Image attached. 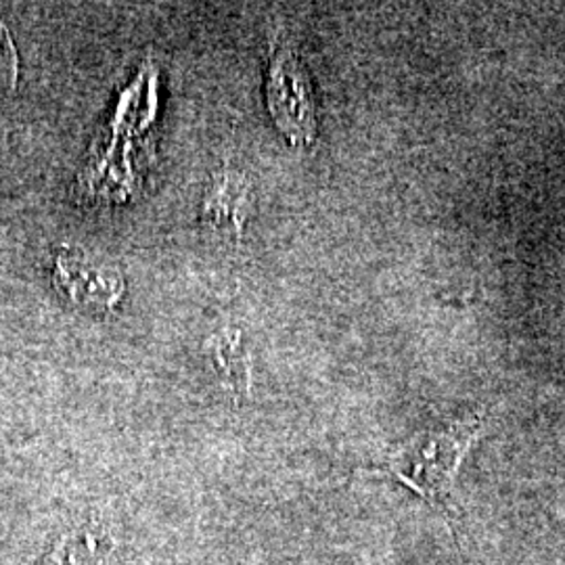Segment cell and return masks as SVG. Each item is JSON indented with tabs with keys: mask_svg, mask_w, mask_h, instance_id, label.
I'll return each mask as SVG.
<instances>
[{
	"mask_svg": "<svg viewBox=\"0 0 565 565\" xmlns=\"http://www.w3.org/2000/svg\"><path fill=\"white\" fill-rule=\"evenodd\" d=\"M482 425L480 417H469L417 434L385 459L382 471L436 507L446 522L455 525L461 515L455 503V480Z\"/></svg>",
	"mask_w": 565,
	"mask_h": 565,
	"instance_id": "6da1fadb",
	"label": "cell"
},
{
	"mask_svg": "<svg viewBox=\"0 0 565 565\" xmlns=\"http://www.w3.org/2000/svg\"><path fill=\"white\" fill-rule=\"evenodd\" d=\"M268 105L277 126L291 141L312 142L317 135L312 86L302 63L289 49H281L270 65Z\"/></svg>",
	"mask_w": 565,
	"mask_h": 565,
	"instance_id": "7a4b0ae2",
	"label": "cell"
},
{
	"mask_svg": "<svg viewBox=\"0 0 565 565\" xmlns=\"http://www.w3.org/2000/svg\"><path fill=\"white\" fill-rule=\"evenodd\" d=\"M55 285L72 302L90 312H102L120 300L124 281L120 273L93 263L78 252H61L55 263Z\"/></svg>",
	"mask_w": 565,
	"mask_h": 565,
	"instance_id": "3957f363",
	"label": "cell"
},
{
	"mask_svg": "<svg viewBox=\"0 0 565 565\" xmlns=\"http://www.w3.org/2000/svg\"><path fill=\"white\" fill-rule=\"evenodd\" d=\"M109 551V541L99 527L84 524L61 539L46 565H102Z\"/></svg>",
	"mask_w": 565,
	"mask_h": 565,
	"instance_id": "277c9868",
	"label": "cell"
}]
</instances>
